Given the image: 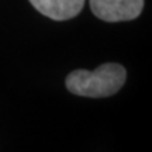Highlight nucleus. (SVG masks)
<instances>
[{"label": "nucleus", "instance_id": "3", "mask_svg": "<svg viewBox=\"0 0 152 152\" xmlns=\"http://www.w3.org/2000/svg\"><path fill=\"white\" fill-rule=\"evenodd\" d=\"M30 3L45 17L64 21L80 13L85 0H30Z\"/></svg>", "mask_w": 152, "mask_h": 152}, {"label": "nucleus", "instance_id": "2", "mask_svg": "<svg viewBox=\"0 0 152 152\" xmlns=\"http://www.w3.org/2000/svg\"><path fill=\"white\" fill-rule=\"evenodd\" d=\"M93 14L109 23L130 21L141 14L144 0H89Z\"/></svg>", "mask_w": 152, "mask_h": 152}, {"label": "nucleus", "instance_id": "1", "mask_svg": "<svg viewBox=\"0 0 152 152\" xmlns=\"http://www.w3.org/2000/svg\"><path fill=\"white\" fill-rule=\"evenodd\" d=\"M127 77L124 66L104 64L94 71L76 69L66 76V87L82 97H107L123 87Z\"/></svg>", "mask_w": 152, "mask_h": 152}]
</instances>
